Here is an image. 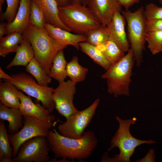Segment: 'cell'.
<instances>
[{"label":"cell","mask_w":162,"mask_h":162,"mask_svg":"<svg viewBox=\"0 0 162 162\" xmlns=\"http://www.w3.org/2000/svg\"><path fill=\"white\" fill-rule=\"evenodd\" d=\"M46 138L55 158L72 161L88 158L98 144L94 133L90 130L84 132L80 138L74 139L61 135L54 128L49 131Z\"/></svg>","instance_id":"1"},{"label":"cell","mask_w":162,"mask_h":162,"mask_svg":"<svg viewBox=\"0 0 162 162\" xmlns=\"http://www.w3.org/2000/svg\"><path fill=\"white\" fill-rule=\"evenodd\" d=\"M116 119L119 123V127L110 142V146L108 149V152L115 148L119 151L118 154L113 157H110L108 153L103 155L100 160L102 162H130V157L132 156L136 148L144 144H151L156 142L152 140H143L133 136L130 131V125L134 124L137 121L136 117L128 120H123L118 116Z\"/></svg>","instance_id":"2"},{"label":"cell","mask_w":162,"mask_h":162,"mask_svg":"<svg viewBox=\"0 0 162 162\" xmlns=\"http://www.w3.org/2000/svg\"><path fill=\"white\" fill-rule=\"evenodd\" d=\"M23 38L30 43L34 53V58L48 75L55 55L67 46L52 37L46 29H40L29 24L23 34Z\"/></svg>","instance_id":"3"},{"label":"cell","mask_w":162,"mask_h":162,"mask_svg":"<svg viewBox=\"0 0 162 162\" xmlns=\"http://www.w3.org/2000/svg\"><path fill=\"white\" fill-rule=\"evenodd\" d=\"M135 61L130 48L120 60L111 65L101 76L106 80L108 92L115 97L130 95V85Z\"/></svg>","instance_id":"4"},{"label":"cell","mask_w":162,"mask_h":162,"mask_svg":"<svg viewBox=\"0 0 162 162\" xmlns=\"http://www.w3.org/2000/svg\"><path fill=\"white\" fill-rule=\"evenodd\" d=\"M58 16L71 32L76 34L85 35L101 25L88 7L78 3L58 7Z\"/></svg>","instance_id":"5"},{"label":"cell","mask_w":162,"mask_h":162,"mask_svg":"<svg viewBox=\"0 0 162 162\" xmlns=\"http://www.w3.org/2000/svg\"><path fill=\"white\" fill-rule=\"evenodd\" d=\"M144 9L141 7L134 12L128 10H122L121 12L127 22L130 48L137 67H139L142 62L143 52L146 42V20Z\"/></svg>","instance_id":"6"},{"label":"cell","mask_w":162,"mask_h":162,"mask_svg":"<svg viewBox=\"0 0 162 162\" xmlns=\"http://www.w3.org/2000/svg\"><path fill=\"white\" fill-rule=\"evenodd\" d=\"M10 80H3L14 85L19 90L40 101L42 105L52 114L55 105L52 94L54 88L42 86L30 75L21 72L11 76Z\"/></svg>","instance_id":"7"},{"label":"cell","mask_w":162,"mask_h":162,"mask_svg":"<svg viewBox=\"0 0 162 162\" xmlns=\"http://www.w3.org/2000/svg\"><path fill=\"white\" fill-rule=\"evenodd\" d=\"M23 117L24 125L21 130L15 134H8L9 142L13 148V158L16 156L25 142L38 136L47 137L55 125L53 121L40 120L28 116Z\"/></svg>","instance_id":"8"},{"label":"cell","mask_w":162,"mask_h":162,"mask_svg":"<svg viewBox=\"0 0 162 162\" xmlns=\"http://www.w3.org/2000/svg\"><path fill=\"white\" fill-rule=\"evenodd\" d=\"M100 101L97 98L87 108L70 115L65 122L58 125V132L66 137L80 138L93 118Z\"/></svg>","instance_id":"9"},{"label":"cell","mask_w":162,"mask_h":162,"mask_svg":"<svg viewBox=\"0 0 162 162\" xmlns=\"http://www.w3.org/2000/svg\"><path fill=\"white\" fill-rule=\"evenodd\" d=\"M50 150L46 137L36 136L21 145L13 162H48Z\"/></svg>","instance_id":"10"},{"label":"cell","mask_w":162,"mask_h":162,"mask_svg":"<svg viewBox=\"0 0 162 162\" xmlns=\"http://www.w3.org/2000/svg\"><path fill=\"white\" fill-rule=\"evenodd\" d=\"M76 84L68 80L59 83L57 87L53 89L52 97L55 108L58 112L66 118L78 110L73 103Z\"/></svg>","instance_id":"11"},{"label":"cell","mask_w":162,"mask_h":162,"mask_svg":"<svg viewBox=\"0 0 162 162\" xmlns=\"http://www.w3.org/2000/svg\"><path fill=\"white\" fill-rule=\"evenodd\" d=\"M88 7L102 26H106L114 14L122 11L118 0H89Z\"/></svg>","instance_id":"12"},{"label":"cell","mask_w":162,"mask_h":162,"mask_svg":"<svg viewBox=\"0 0 162 162\" xmlns=\"http://www.w3.org/2000/svg\"><path fill=\"white\" fill-rule=\"evenodd\" d=\"M125 20L121 12H117L106 26L109 40L116 43L125 52L130 49L125 30Z\"/></svg>","instance_id":"13"},{"label":"cell","mask_w":162,"mask_h":162,"mask_svg":"<svg viewBox=\"0 0 162 162\" xmlns=\"http://www.w3.org/2000/svg\"><path fill=\"white\" fill-rule=\"evenodd\" d=\"M19 96L20 100L19 109L23 116H29L41 120H55L54 116L51 114L49 110L42 105L34 103L30 96L26 95L20 90Z\"/></svg>","instance_id":"14"},{"label":"cell","mask_w":162,"mask_h":162,"mask_svg":"<svg viewBox=\"0 0 162 162\" xmlns=\"http://www.w3.org/2000/svg\"><path fill=\"white\" fill-rule=\"evenodd\" d=\"M32 0H20L19 8L13 21L6 23V34L20 33L23 34L30 24L31 4Z\"/></svg>","instance_id":"15"},{"label":"cell","mask_w":162,"mask_h":162,"mask_svg":"<svg viewBox=\"0 0 162 162\" xmlns=\"http://www.w3.org/2000/svg\"><path fill=\"white\" fill-rule=\"evenodd\" d=\"M49 34L59 43L68 46L71 45L77 49L80 48V43L86 42L84 34H73L69 31L55 27L46 23L43 24Z\"/></svg>","instance_id":"16"},{"label":"cell","mask_w":162,"mask_h":162,"mask_svg":"<svg viewBox=\"0 0 162 162\" xmlns=\"http://www.w3.org/2000/svg\"><path fill=\"white\" fill-rule=\"evenodd\" d=\"M43 12L46 23L71 32L58 16V6L55 0H32Z\"/></svg>","instance_id":"17"},{"label":"cell","mask_w":162,"mask_h":162,"mask_svg":"<svg viewBox=\"0 0 162 162\" xmlns=\"http://www.w3.org/2000/svg\"><path fill=\"white\" fill-rule=\"evenodd\" d=\"M0 119L7 121L8 124V133L13 134L18 132L24 125L23 117L20 110L8 107L0 103Z\"/></svg>","instance_id":"18"},{"label":"cell","mask_w":162,"mask_h":162,"mask_svg":"<svg viewBox=\"0 0 162 162\" xmlns=\"http://www.w3.org/2000/svg\"><path fill=\"white\" fill-rule=\"evenodd\" d=\"M4 81L0 83V103L8 108L19 109L20 104L19 90L12 84Z\"/></svg>","instance_id":"19"},{"label":"cell","mask_w":162,"mask_h":162,"mask_svg":"<svg viewBox=\"0 0 162 162\" xmlns=\"http://www.w3.org/2000/svg\"><path fill=\"white\" fill-rule=\"evenodd\" d=\"M16 52L14 58L6 67V68L18 66L26 67L34 57V52L30 43L24 38L17 48Z\"/></svg>","instance_id":"20"},{"label":"cell","mask_w":162,"mask_h":162,"mask_svg":"<svg viewBox=\"0 0 162 162\" xmlns=\"http://www.w3.org/2000/svg\"><path fill=\"white\" fill-rule=\"evenodd\" d=\"M63 50L59 51L54 56L49 76L60 83L64 81L67 78L66 67Z\"/></svg>","instance_id":"21"},{"label":"cell","mask_w":162,"mask_h":162,"mask_svg":"<svg viewBox=\"0 0 162 162\" xmlns=\"http://www.w3.org/2000/svg\"><path fill=\"white\" fill-rule=\"evenodd\" d=\"M23 35L14 33L0 38V56L4 57L10 53L16 52L23 38Z\"/></svg>","instance_id":"22"},{"label":"cell","mask_w":162,"mask_h":162,"mask_svg":"<svg viewBox=\"0 0 162 162\" xmlns=\"http://www.w3.org/2000/svg\"><path fill=\"white\" fill-rule=\"evenodd\" d=\"M79 45L82 52L106 70L110 68L111 64L103 53L98 49L96 46L87 42H80Z\"/></svg>","instance_id":"23"},{"label":"cell","mask_w":162,"mask_h":162,"mask_svg":"<svg viewBox=\"0 0 162 162\" xmlns=\"http://www.w3.org/2000/svg\"><path fill=\"white\" fill-rule=\"evenodd\" d=\"M96 46L103 53L111 65L120 60L125 55V52L110 40Z\"/></svg>","instance_id":"24"},{"label":"cell","mask_w":162,"mask_h":162,"mask_svg":"<svg viewBox=\"0 0 162 162\" xmlns=\"http://www.w3.org/2000/svg\"><path fill=\"white\" fill-rule=\"evenodd\" d=\"M26 70L33 76L38 84L42 86L47 87L51 82V78L46 74L34 57L26 66Z\"/></svg>","instance_id":"25"},{"label":"cell","mask_w":162,"mask_h":162,"mask_svg":"<svg viewBox=\"0 0 162 162\" xmlns=\"http://www.w3.org/2000/svg\"><path fill=\"white\" fill-rule=\"evenodd\" d=\"M2 121L0 122V162H13V148L11 147L8 134Z\"/></svg>","instance_id":"26"},{"label":"cell","mask_w":162,"mask_h":162,"mask_svg":"<svg viewBox=\"0 0 162 162\" xmlns=\"http://www.w3.org/2000/svg\"><path fill=\"white\" fill-rule=\"evenodd\" d=\"M88 71V68L83 67L79 64L78 58L76 56L73 57L70 61L67 63V76L75 83L84 81Z\"/></svg>","instance_id":"27"},{"label":"cell","mask_w":162,"mask_h":162,"mask_svg":"<svg viewBox=\"0 0 162 162\" xmlns=\"http://www.w3.org/2000/svg\"><path fill=\"white\" fill-rule=\"evenodd\" d=\"M85 35L86 42L95 46L104 44L109 40L106 26L102 25L90 31Z\"/></svg>","instance_id":"28"},{"label":"cell","mask_w":162,"mask_h":162,"mask_svg":"<svg viewBox=\"0 0 162 162\" xmlns=\"http://www.w3.org/2000/svg\"><path fill=\"white\" fill-rule=\"evenodd\" d=\"M148 47L153 55L161 52L162 47V31L147 32L146 36Z\"/></svg>","instance_id":"29"},{"label":"cell","mask_w":162,"mask_h":162,"mask_svg":"<svg viewBox=\"0 0 162 162\" xmlns=\"http://www.w3.org/2000/svg\"><path fill=\"white\" fill-rule=\"evenodd\" d=\"M46 23L44 15L41 10L32 0L31 6L30 24L38 28L45 29L44 24Z\"/></svg>","instance_id":"30"},{"label":"cell","mask_w":162,"mask_h":162,"mask_svg":"<svg viewBox=\"0 0 162 162\" xmlns=\"http://www.w3.org/2000/svg\"><path fill=\"white\" fill-rule=\"evenodd\" d=\"M7 6L4 12L1 13L0 20H6L7 23L12 22L14 19L18 11L20 0H6Z\"/></svg>","instance_id":"31"},{"label":"cell","mask_w":162,"mask_h":162,"mask_svg":"<svg viewBox=\"0 0 162 162\" xmlns=\"http://www.w3.org/2000/svg\"><path fill=\"white\" fill-rule=\"evenodd\" d=\"M144 14L147 20L162 19V7L152 3L148 4L145 7Z\"/></svg>","instance_id":"32"},{"label":"cell","mask_w":162,"mask_h":162,"mask_svg":"<svg viewBox=\"0 0 162 162\" xmlns=\"http://www.w3.org/2000/svg\"><path fill=\"white\" fill-rule=\"evenodd\" d=\"M146 32L162 31V19L146 20Z\"/></svg>","instance_id":"33"},{"label":"cell","mask_w":162,"mask_h":162,"mask_svg":"<svg viewBox=\"0 0 162 162\" xmlns=\"http://www.w3.org/2000/svg\"><path fill=\"white\" fill-rule=\"evenodd\" d=\"M156 157L154 151L153 149H150L145 156L142 159L136 160V162H154Z\"/></svg>","instance_id":"34"},{"label":"cell","mask_w":162,"mask_h":162,"mask_svg":"<svg viewBox=\"0 0 162 162\" xmlns=\"http://www.w3.org/2000/svg\"><path fill=\"white\" fill-rule=\"evenodd\" d=\"M119 4L124 7L126 10L136 3L139 2L140 0H118Z\"/></svg>","instance_id":"35"},{"label":"cell","mask_w":162,"mask_h":162,"mask_svg":"<svg viewBox=\"0 0 162 162\" xmlns=\"http://www.w3.org/2000/svg\"><path fill=\"white\" fill-rule=\"evenodd\" d=\"M58 7H64L67 6L71 2L70 0H55Z\"/></svg>","instance_id":"36"},{"label":"cell","mask_w":162,"mask_h":162,"mask_svg":"<svg viewBox=\"0 0 162 162\" xmlns=\"http://www.w3.org/2000/svg\"><path fill=\"white\" fill-rule=\"evenodd\" d=\"M0 78L3 79L4 80H9L12 79L11 76H10L5 73L0 68Z\"/></svg>","instance_id":"37"},{"label":"cell","mask_w":162,"mask_h":162,"mask_svg":"<svg viewBox=\"0 0 162 162\" xmlns=\"http://www.w3.org/2000/svg\"><path fill=\"white\" fill-rule=\"evenodd\" d=\"M6 23H1L0 24V38L6 34L5 26Z\"/></svg>","instance_id":"38"},{"label":"cell","mask_w":162,"mask_h":162,"mask_svg":"<svg viewBox=\"0 0 162 162\" xmlns=\"http://www.w3.org/2000/svg\"><path fill=\"white\" fill-rule=\"evenodd\" d=\"M89 0H70L71 3H78L87 6Z\"/></svg>","instance_id":"39"},{"label":"cell","mask_w":162,"mask_h":162,"mask_svg":"<svg viewBox=\"0 0 162 162\" xmlns=\"http://www.w3.org/2000/svg\"><path fill=\"white\" fill-rule=\"evenodd\" d=\"M5 0H0V11L2 13V7Z\"/></svg>","instance_id":"40"},{"label":"cell","mask_w":162,"mask_h":162,"mask_svg":"<svg viewBox=\"0 0 162 162\" xmlns=\"http://www.w3.org/2000/svg\"><path fill=\"white\" fill-rule=\"evenodd\" d=\"M162 4V0H158Z\"/></svg>","instance_id":"41"},{"label":"cell","mask_w":162,"mask_h":162,"mask_svg":"<svg viewBox=\"0 0 162 162\" xmlns=\"http://www.w3.org/2000/svg\"><path fill=\"white\" fill-rule=\"evenodd\" d=\"M161 52L162 53V48H161Z\"/></svg>","instance_id":"42"}]
</instances>
